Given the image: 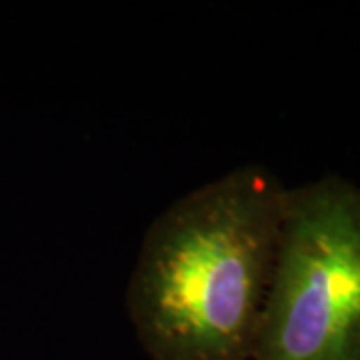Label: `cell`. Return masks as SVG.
<instances>
[{
	"instance_id": "obj_1",
	"label": "cell",
	"mask_w": 360,
	"mask_h": 360,
	"mask_svg": "<svg viewBox=\"0 0 360 360\" xmlns=\"http://www.w3.org/2000/svg\"><path fill=\"white\" fill-rule=\"evenodd\" d=\"M286 186L257 165L176 198L144 232L127 288L153 360H257Z\"/></svg>"
},
{
	"instance_id": "obj_2",
	"label": "cell",
	"mask_w": 360,
	"mask_h": 360,
	"mask_svg": "<svg viewBox=\"0 0 360 360\" xmlns=\"http://www.w3.org/2000/svg\"><path fill=\"white\" fill-rule=\"evenodd\" d=\"M257 360H360V186L338 174L286 191Z\"/></svg>"
}]
</instances>
